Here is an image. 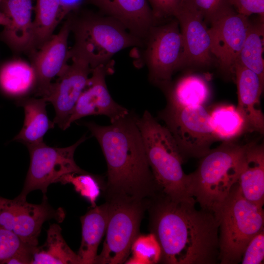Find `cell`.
Instances as JSON below:
<instances>
[{
    "mask_svg": "<svg viewBox=\"0 0 264 264\" xmlns=\"http://www.w3.org/2000/svg\"><path fill=\"white\" fill-rule=\"evenodd\" d=\"M150 228L168 264H215L219 261L220 222L195 207L193 197L176 200L158 191L149 198Z\"/></svg>",
    "mask_w": 264,
    "mask_h": 264,
    "instance_id": "cell-1",
    "label": "cell"
},
{
    "mask_svg": "<svg viewBox=\"0 0 264 264\" xmlns=\"http://www.w3.org/2000/svg\"><path fill=\"white\" fill-rule=\"evenodd\" d=\"M136 116L130 111L108 126L84 123L98 141L106 160L108 197L125 196L145 200L158 191Z\"/></svg>",
    "mask_w": 264,
    "mask_h": 264,
    "instance_id": "cell-2",
    "label": "cell"
},
{
    "mask_svg": "<svg viewBox=\"0 0 264 264\" xmlns=\"http://www.w3.org/2000/svg\"><path fill=\"white\" fill-rule=\"evenodd\" d=\"M248 143L223 141L200 158L198 166L187 175L189 193L200 208L216 216L238 182Z\"/></svg>",
    "mask_w": 264,
    "mask_h": 264,
    "instance_id": "cell-3",
    "label": "cell"
},
{
    "mask_svg": "<svg viewBox=\"0 0 264 264\" xmlns=\"http://www.w3.org/2000/svg\"><path fill=\"white\" fill-rule=\"evenodd\" d=\"M136 123L158 191L176 200L192 198L182 167L184 159L169 131L147 110L136 116Z\"/></svg>",
    "mask_w": 264,
    "mask_h": 264,
    "instance_id": "cell-4",
    "label": "cell"
},
{
    "mask_svg": "<svg viewBox=\"0 0 264 264\" xmlns=\"http://www.w3.org/2000/svg\"><path fill=\"white\" fill-rule=\"evenodd\" d=\"M216 217L220 222L219 260L221 264H238L250 241L264 230L263 206L244 198L236 183Z\"/></svg>",
    "mask_w": 264,
    "mask_h": 264,
    "instance_id": "cell-5",
    "label": "cell"
},
{
    "mask_svg": "<svg viewBox=\"0 0 264 264\" xmlns=\"http://www.w3.org/2000/svg\"><path fill=\"white\" fill-rule=\"evenodd\" d=\"M73 21L71 19L75 37L71 49L84 57L91 69L108 65L118 52L142 44L141 39L110 16L88 14Z\"/></svg>",
    "mask_w": 264,
    "mask_h": 264,
    "instance_id": "cell-6",
    "label": "cell"
},
{
    "mask_svg": "<svg viewBox=\"0 0 264 264\" xmlns=\"http://www.w3.org/2000/svg\"><path fill=\"white\" fill-rule=\"evenodd\" d=\"M147 200L125 196L108 197L106 237L94 264H120L127 261L132 244L139 235Z\"/></svg>",
    "mask_w": 264,
    "mask_h": 264,
    "instance_id": "cell-7",
    "label": "cell"
},
{
    "mask_svg": "<svg viewBox=\"0 0 264 264\" xmlns=\"http://www.w3.org/2000/svg\"><path fill=\"white\" fill-rule=\"evenodd\" d=\"M158 116L165 123L184 159L201 158L218 141L210 126L209 111L204 106L178 107L167 104Z\"/></svg>",
    "mask_w": 264,
    "mask_h": 264,
    "instance_id": "cell-8",
    "label": "cell"
},
{
    "mask_svg": "<svg viewBox=\"0 0 264 264\" xmlns=\"http://www.w3.org/2000/svg\"><path fill=\"white\" fill-rule=\"evenodd\" d=\"M86 139L84 135L73 145L64 148L50 147L44 142L27 146L30 164L18 197L26 199L28 194L36 190L41 191L43 196H45L48 187L58 182L63 176L87 173L77 165L74 158L76 148Z\"/></svg>",
    "mask_w": 264,
    "mask_h": 264,
    "instance_id": "cell-9",
    "label": "cell"
},
{
    "mask_svg": "<svg viewBox=\"0 0 264 264\" xmlns=\"http://www.w3.org/2000/svg\"><path fill=\"white\" fill-rule=\"evenodd\" d=\"M147 38L145 57L149 79L163 89L183 66L184 48L178 21L175 18L163 25H154Z\"/></svg>",
    "mask_w": 264,
    "mask_h": 264,
    "instance_id": "cell-10",
    "label": "cell"
},
{
    "mask_svg": "<svg viewBox=\"0 0 264 264\" xmlns=\"http://www.w3.org/2000/svg\"><path fill=\"white\" fill-rule=\"evenodd\" d=\"M248 17L236 11L232 5L210 22L211 52L226 76H234V67L251 23Z\"/></svg>",
    "mask_w": 264,
    "mask_h": 264,
    "instance_id": "cell-11",
    "label": "cell"
},
{
    "mask_svg": "<svg viewBox=\"0 0 264 264\" xmlns=\"http://www.w3.org/2000/svg\"><path fill=\"white\" fill-rule=\"evenodd\" d=\"M69 54L71 63L58 76L57 81L52 83L47 96L44 98L54 107L53 123L64 130L91 71L89 63L81 55L71 49Z\"/></svg>",
    "mask_w": 264,
    "mask_h": 264,
    "instance_id": "cell-12",
    "label": "cell"
},
{
    "mask_svg": "<svg viewBox=\"0 0 264 264\" xmlns=\"http://www.w3.org/2000/svg\"><path fill=\"white\" fill-rule=\"evenodd\" d=\"M111 72L108 65H101L91 69V76L66 124L64 130L73 122L87 116L105 115L112 123L129 114L130 111L117 103L109 91L105 79L106 76Z\"/></svg>",
    "mask_w": 264,
    "mask_h": 264,
    "instance_id": "cell-13",
    "label": "cell"
},
{
    "mask_svg": "<svg viewBox=\"0 0 264 264\" xmlns=\"http://www.w3.org/2000/svg\"><path fill=\"white\" fill-rule=\"evenodd\" d=\"M71 30V19H68L56 34H53L39 48L31 54L36 74V95L45 98L50 89L51 81L58 76L68 64L69 50L67 48Z\"/></svg>",
    "mask_w": 264,
    "mask_h": 264,
    "instance_id": "cell-14",
    "label": "cell"
},
{
    "mask_svg": "<svg viewBox=\"0 0 264 264\" xmlns=\"http://www.w3.org/2000/svg\"><path fill=\"white\" fill-rule=\"evenodd\" d=\"M184 44L183 66H207L214 62L209 28L203 17L185 3L175 16Z\"/></svg>",
    "mask_w": 264,
    "mask_h": 264,
    "instance_id": "cell-15",
    "label": "cell"
},
{
    "mask_svg": "<svg viewBox=\"0 0 264 264\" xmlns=\"http://www.w3.org/2000/svg\"><path fill=\"white\" fill-rule=\"evenodd\" d=\"M234 76L237 88V109L244 118L248 132H264V116L260 107V97L264 82L254 72L236 63Z\"/></svg>",
    "mask_w": 264,
    "mask_h": 264,
    "instance_id": "cell-16",
    "label": "cell"
},
{
    "mask_svg": "<svg viewBox=\"0 0 264 264\" xmlns=\"http://www.w3.org/2000/svg\"><path fill=\"white\" fill-rule=\"evenodd\" d=\"M0 10L10 21L1 33L3 41L14 51L32 53V0H1Z\"/></svg>",
    "mask_w": 264,
    "mask_h": 264,
    "instance_id": "cell-17",
    "label": "cell"
},
{
    "mask_svg": "<svg viewBox=\"0 0 264 264\" xmlns=\"http://www.w3.org/2000/svg\"><path fill=\"white\" fill-rule=\"evenodd\" d=\"M105 15L118 21L141 39L147 37L155 21L147 0H87Z\"/></svg>",
    "mask_w": 264,
    "mask_h": 264,
    "instance_id": "cell-18",
    "label": "cell"
},
{
    "mask_svg": "<svg viewBox=\"0 0 264 264\" xmlns=\"http://www.w3.org/2000/svg\"><path fill=\"white\" fill-rule=\"evenodd\" d=\"M17 197L19 201L12 232L23 243L37 246L43 223L51 219L59 223L63 222L66 217L65 211L61 207L53 208L46 196H43L42 202L38 204L28 203L26 199Z\"/></svg>",
    "mask_w": 264,
    "mask_h": 264,
    "instance_id": "cell-19",
    "label": "cell"
},
{
    "mask_svg": "<svg viewBox=\"0 0 264 264\" xmlns=\"http://www.w3.org/2000/svg\"><path fill=\"white\" fill-rule=\"evenodd\" d=\"M242 196L263 206L264 203V147L254 142L248 143L237 182Z\"/></svg>",
    "mask_w": 264,
    "mask_h": 264,
    "instance_id": "cell-20",
    "label": "cell"
},
{
    "mask_svg": "<svg viewBox=\"0 0 264 264\" xmlns=\"http://www.w3.org/2000/svg\"><path fill=\"white\" fill-rule=\"evenodd\" d=\"M108 203L92 207L80 218L82 240L77 253L81 264H94L99 244L106 232Z\"/></svg>",
    "mask_w": 264,
    "mask_h": 264,
    "instance_id": "cell-21",
    "label": "cell"
},
{
    "mask_svg": "<svg viewBox=\"0 0 264 264\" xmlns=\"http://www.w3.org/2000/svg\"><path fill=\"white\" fill-rule=\"evenodd\" d=\"M46 102L43 98H23L18 101L17 105L24 109V120L14 140L21 142L26 146L44 142V135L55 125L48 117Z\"/></svg>",
    "mask_w": 264,
    "mask_h": 264,
    "instance_id": "cell-22",
    "label": "cell"
},
{
    "mask_svg": "<svg viewBox=\"0 0 264 264\" xmlns=\"http://www.w3.org/2000/svg\"><path fill=\"white\" fill-rule=\"evenodd\" d=\"M163 90L167 104L178 107L204 106L209 101L211 90L207 81L202 76L185 75Z\"/></svg>",
    "mask_w": 264,
    "mask_h": 264,
    "instance_id": "cell-23",
    "label": "cell"
},
{
    "mask_svg": "<svg viewBox=\"0 0 264 264\" xmlns=\"http://www.w3.org/2000/svg\"><path fill=\"white\" fill-rule=\"evenodd\" d=\"M31 264H81L77 254L73 252L63 237L62 229L56 223L50 224L46 240L37 246Z\"/></svg>",
    "mask_w": 264,
    "mask_h": 264,
    "instance_id": "cell-24",
    "label": "cell"
},
{
    "mask_svg": "<svg viewBox=\"0 0 264 264\" xmlns=\"http://www.w3.org/2000/svg\"><path fill=\"white\" fill-rule=\"evenodd\" d=\"M209 115L211 129L218 141L236 140L248 132L244 118L233 105L217 106L209 112Z\"/></svg>",
    "mask_w": 264,
    "mask_h": 264,
    "instance_id": "cell-25",
    "label": "cell"
},
{
    "mask_svg": "<svg viewBox=\"0 0 264 264\" xmlns=\"http://www.w3.org/2000/svg\"><path fill=\"white\" fill-rule=\"evenodd\" d=\"M36 74L33 66L22 60L10 62L0 70V87L7 94L23 96L36 85Z\"/></svg>",
    "mask_w": 264,
    "mask_h": 264,
    "instance_id": "cell-26",
    "label": "cell"
},
{
    "mask_svg": "<svg viewBox=\"0 0 264 264\" xmlns=\"http://www.w3.org/2000/svg\"><path fill=\"white\" fill-rule=\"evenodd\" d=\"M264 19L251 22L236 63L256 73L264 82Z\"/></svg>",
    "mask_w": 264,
    "mask_h": 264,
    "instance_id": "cell-27",
    "label": "cell"
},
{
    "mask_svg": "<svg viewBox=\"0 0 264 264\" xmlns=\"http://www.w3.org/2000/svg\"><path fill=\"white\" fill-rule=\"evenodd\" d=\"M34 10L33 31L35 51L52 36L62 19L59 0H36Z\"/></svg>",
    "mask_w": 264,
    "mask_h": 264,
    "instance_id": "cell-28",
    "label": "cell"
},
{
    "mask_svg": "<svg viewBox=\"0 0 264 264\" xmlns=\"http://www.w3.org/2000/svg\"><path fill=\"white\" fill-rule=\"evenodd\" d=\"M131 252L132 256L125 264H154L160 262L161 256L160 245L152 233L138 235L132 244Z\"/></svg>",
    "mask_w": 264,
    "mask_h": 264,
    "instance_id": "cell-29",
    "label": "cell"
},
{
    "mask_svg": "<svg viewBox=\"0 0 264 264\" xmlns=\"http://www.w3.org/2000/svg\"><path fill=\"white\" fill-rule=\"evenodd\" d=\"M58 182L72 184L76 192L89 201L91 207L96 206V201L100 194L101 187L96 176L88 172L72 173L63 176Z\"/></svg>",
    "mask_w": 264,
    "mask_h": 264,
    "instance_id": "cell-30",
    "label": "cell"
},
{
    "mask_svg": "<svg viewBox=\"0 0 264 264\" xmlns=\"http://www.w3.org/2000/svg\"><path fill=\"white\" fill-rule=\"evenodd\" d=\"M184 2L198 12L206 23H209L222 9L231 5L230 0H184Z\"/></svg>",
    "mask_w": 264,
    "mask_h": 264,
    "instance_id": "cell-31",
    "label": "cell"
},
{
    "mask_svg": "<svg viewBox=\"0 0 264 264\" xmlns=\"http://www.w3.org/2000/svg\"><path fill=\"white\" fill-rule=\"evenodd\" d=\"M264 259V230H262L248 242L241 262L242 264H260Z\"/></svg>",
    "mask_w": 264,
    "mask_h": 264,
    "instance_id": "cell-32",
    "label": "cell"
},
{
    "mask_svg": "<svg viewBox=\"0 0 264 264\" xmlns=\"http://www.w3.org/2000/svg\"><path fill=\"white\" fill-rule=\"evenodd\" d=\"M23 243L13 232L0 229V264L15 254Z\"/></svg>",
    "mask_w": 264,
    "mask_h": 264,
    "instance_id": "cell-33",
    "label": "cell"
},
{
    "mask_svg": "<svg viewBox=\"0 0 264 264\" xmlns=\"http://www.w3.org/2000/svg\"><path fill=\"white\" fill-rule=\"evenodd\" d=\"M154 19L174 17L182 6L184 0H147Z\"/></svg>",
    "mask_w": 264,
    "mask_h": 264,
    "instance_id": "cell-34",
    "label": "cell"
},
{
    "mask_svg": "<svg viewBox=\"0 0 264 264\" xmlns=\"http://www.w3.org/2000/svg\"><path fill=\"white\" fill-rule=\"evenodd\" d=\"M18 199H10L0 196V229L12 232Z\"/></svg>",
    "mask_w": 264,
    "mask_h": 264,
    "instance_id": "cell-35",
    "label": "cell"
},
{
    "mask_svg": "<svg viewBox=\"0 0 264 264\" xmlns=\"http://www.w3.org/2000/svg\"><path fill=\"white\" fill-rule=\"evenodd\" d=\"M230 2L238 13L248 17L256 14L264 19V0H230Z\"/></svg>",
    "mask_w": 264,
    "mask_h": 264,
    "instance_id": "cell-36",
    "label": "cell"
},
{
    "mask_svg": "<svg viewBox=\"0 0 264 264\" xmlns=\"http://www.w3.org/2000/svg\"><path fill=\"white\" fill-rule=\"evenodd\" d=\"M36 247L23 243L17 252L5 261L4 264H31Z\"/></svg>",
    "mask_w": 264,
    "mask_h": 264,
    "instance_id": "cell-37",
    "label": "cell"
},
{
    "mask_svg": "<svg viewBox=\"0 0 264 264\" xmlns=\"http://www.w3.org/2000/svg\"><path fill=\"white\" fill-rule=\"evenodd\" d=\"M86 0L87 1V0H59L62 20L69 13L78 9Z\"/></svg>",
    "mask_w": 264,
    "mask_h": 264,
    "instance_id": "cell-38",
    "label": "cell"
},
{
    "mask_svg": "<svg viewBox=\"0 0 264 264\" xmlns=\"http://www.w3.org/2000/svg\"><path fill=\"white\" fill-rule=\"evenodd\" d=\"M9 22L8 18L0 10V25L6 26L8 25Z\"/></svg>",
    "mask_w": 264,
    "mask_h": 264,
    "instance_id": "cell-39",
    "label": "cell"
},
{
    "mask_svg": "<svg viewBox=\"0 0 264 264\" xmlns=\"http://www.w3.org/2000/svg\"><path fill=\"white\" fill-rule=\"evenodd\" d=\"M0 1H1V0H0Z\"/></svg>",
    "mask_w": 264,
    "mask_h": 264,
    "instance_id": "cell-40",
    "label": "cell"
}]
</instances>
